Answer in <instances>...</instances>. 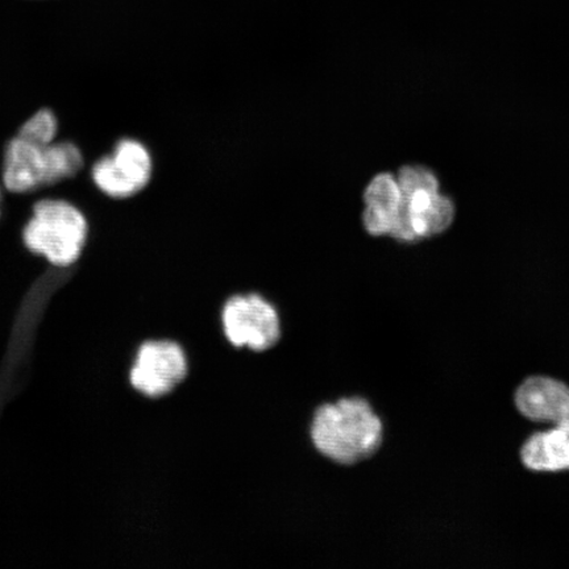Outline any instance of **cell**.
<instances>
[{
  "mask_svg": "<svg viewBox=\"0 0 569 569\" xmlns=\"http://www.w3.org/2000/svg\"><path fill=\"white\" fill-rule=\"evenodd\" d=\"M89 233L83 213L66 201H41L23 232L30 251L44 256L57 267H69L80 259Z\"/></svg>",
  "mask_w": 569,
  "mask_h": 569,
  "instance_id": "3957f363",
  "label": "cell"
},
{
  "mask_svg": "<svg viewBox=\"0 0 569 569\" xmlns=\"http://www.w3.org/2000/svg\"><path fill=\"white\" fill-rule=\"evenodd\" d=\"M223 332L233 347L266 352L279 345L281 319L267 298L237 295L227 300L222 310Z\"/></svg>",
  "mask_w": 569,
  "mask_h": 569,
  "instance_id": "277c9868",
  "label": "cell"
},
{
  "mask_svg": "<svg viewBox=\"0 0 569 569\" xmlns=\"http://www.w3.org/2000/svg\"><path fill=\"white\" fill-rule=\"evenodd\" d=\"M188 373L187 353L180 345L172 340H148L139 347L130 382L140 395L161 398L180 387Z\"/></svg>",
  "mask_w": 569,
  "mask_h": 569,
  "instance_id": "8992f818",
  "label": "cell"
},
{
  "mask_svg": "<svg viewBox=\"0 0 569 569\" xmlns=\"http://www.w3.org/2000/svg\"><path fill=\"white\" fill-rule=\"evenodd\" d=\"M56 133L57 120L53 112L49 110H41L27 120L23 127L20 128L18 137L49 144V142H53Z\"/></svg>",
  "mask_w": 569,
  "mask_h": 569,
  "instance_id": "7c38bea8",
  "label": "cell"
},
{
  "mask_svg": "<svg viewBox=\"0 0 569 569\" xmlns=\"http://www.w3.org/2000/svg\"><path fill=\"white\" fill-rule=\"evenodd\" d=\"M83 156L73 142H36L17 137L7 148L3 180L13 193H27L74 177Z\"/></svg>",
  "mask_w": 569,
  "mask_h": 569,
  "instance_id": "7a4b0ae2",
  "label": "cell"
},
{
  "mask_svg": "<svg viewBox=\"0 0 569 569\" xmlns=\"http://www.w3.org/2000/svg\"><path fill=\"white\" fill-rule=\"evenodd\" d=\"M311 442L320 455L341 466L365 461L379 450L382 422L362 398H345L320 407L312 418Z\"/></svg>",
  "mask_w": 569,
  "mask_h": 569,
  "instance_id": "6da1fadb",
  "label": "cell"
},
{
  "mask_svg": "<svg viewBox=\"0 0 569 569\" xmlns=\"http://www.w3.org/2000/svg\"><path fill=\"white\" fill-rule=\"evenodd\" d=\"M410 212L417 238L432 237L446 231L453 222L455 216L451 199L439 193L432 196L423 210Z\"/></svg>",
  "mask_w": 569,
  "mask_h": 569,
  "instance_id": "9c48e42d",
  "label": "cell"
},
{
  "mask_svg": "<svg viewBox=\"0 0 569 569\" xmlns=\"http://www.w3.org/2000/svg\"><path fill=\"white\" fill-rule=\"evenodd\" d=\"M397 182L400 184L403 197H410L418 191L426 193H439V182L430 169L422 167H405L398 173Z\"/></svg>",
  "mask_w": 569,
  "mask_h": 569,
  "instance_id": "8fae6325",
  "label": "cell"
},
{
  "mask_svg": "<svg viewBox=\"0 0 569 569\" xmlns=\"http://www.w3.org/2000/svg\"><path fill=\"white\" fill-rule=\"evenodd\" d=\"M393 218L395 216L390 217L387 213L366 208L362 213V223H365L367 232L373 237H382V234H389Z\"/></svg>",
  "mask_w": 569,
  "mask_h": 569,
  "instance_id": "4fadbf2b",
  "label": "cell"
},
{
  "mask_svg": "<svg viewBox=\"0 0 569 569\" xmlns=\"http://www.w3.org/2000/svg\"><path fill=\"white\" fill-rule=\"evenodd\" d=\"M402 202V193L397 178L389 173L376 176L365 191L366 208L395 216Z\"/></svg>",
  "mask_w": 569,
  "mask_h": 569,
  "instance_id": "30bf717a",
  "label": "cell"
},
{
  "mask_svg": "<svg viewBox=\"0 0 569 569\" xmlns=\"http://www.w3.org/2000/svg\"><path fill=\"white\" fill-rule=\"evenodd\" d=\"M521 459L525 467L537 472H559L569 469V427L553 426L526 440Z\"/></svg>",
  "mask_w": 569,
  "mask_h": 569,
  "instance_id": "ba28073f",
  "label": "cell"
},
{
  "mask_svg": "<svg viewBox=\"0 0 569 569\" xmlns=\"http://www.w3.org/2000/svg\"><path fill=\"white\" fill-rule=\"evenodd\" d=\"M153 159L146 144L126 138L117 142L109 156L92 167V181L103 194L113 199L132 198L151 182Z\"/></svg>",
  "mask_w": 569,
  "mask_h": 569,
  "instance_id": "5b68a950",
  "label": "cell"
},
{
  "mask_svg": "<svg viewBox=\"0 0 569 569\" xmlns=\"http://www.w3.org/2000/svg\"><path fill=\"white\" fill-rule=\"evenodd\" d=\"M521 415L532 422L569 427V387L550 377L533 376L516 393Z\"/></svg>",
  "mask_w": 569,
  "mask_h": 569,
  "instance_id": "52a82bcc",
  "label": "cell"
}]
</instances>
